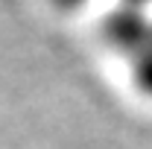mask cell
<instances>
[{"label":"cell","instance_id":"6da1fadb","mask_svg":"<svg viewBox=\"0 0 152 149\" xmlns=\"http://www.w3.org/2000/svg\"><path fill=\"white\" fill-rule=\"evenodd\" d=\"M126 3H129V6H137V9H140V6H143V3H149V0H126Z\"/></svg>","mask_w":152,"mask_h":149}]
</instances>
